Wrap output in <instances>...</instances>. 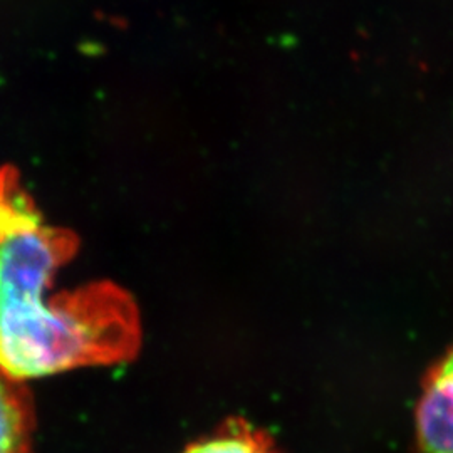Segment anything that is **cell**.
Wrapping results in <instances>:
<instances>
[{
  "label": "cell",
  "mask_w": 453,
  "mask_h": 453,
  "mask_svg": "<svg viewBox=\"0 0 453 453\" xmlns=\"http://www.w3.org/2000/svg\"><path fill=\"white\" fill-rule=\"evenodd\" d=\"M413 453H453V387L432 374L417 406Z\"/></svg>",
  "instance_id": "2"
},
{
  "label": "cell",
  "mask_w": 453,
  "mask_h": 453,
  "mask_svg": "<svg viewBox=\"0 0 453 453\" xmlns=\"http://www.w3.org/2000/svg\"><path fill=\"white\" fill-rule=\"evenodd\" d=\"M35 411L26 381L0 370V453H33Z\"/></svg>",
  "instance_id": "3"
},
{
  "label": "cell",
  "mask_w": 453,
  "mask_h": 453,
  "mask_svg": "<svg viewBox=\"0 0 453 453\" xmlns=\"http://www.w3.org/2000/svg\"><path fill=\"white\" fill-rule=\"evenodd\" d=\"M430 374L453 387V348L447 353V357L440 361V365Z\"/></svg>",
  "instance_id": "5"
},
{
  "label": "cell",
  "mask_w": 453,
  "mask_h": 453,
  "mask_svg": "<svg viewBox=\"0 0 453 453\" xmlns=\"http://www.w3.org/2000/svg\"><path fill=\"white\" fill-rule=\"evenodd\" d=\"M183 453H279L273 438L242 418L226 421L209 437L188 445Z\"/></svg>",
  "instance_id": "4"
},
{
  "label": "cell",
  "mask_w": 453,
  "mask_h": 453,
  "mask_svg": "<svg viewBox=\"0 0 453 453\" xmlns=\"http://www.w3.org/2000/svg\"><path fill=\"white\" fill-rule=\"evenodd\" d=\"M78 245L44 222L16 168H0V370L16 380L116 365L140 349V312L113 282L44 299Z\"/></svg>",
  "instance_id": "1"
}]
</instances>
